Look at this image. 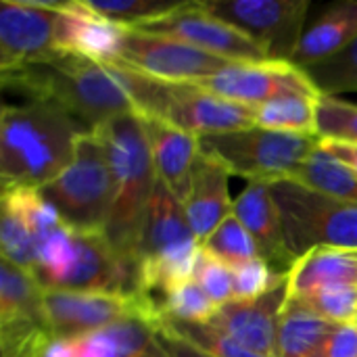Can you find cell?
<instances>
[{"label": "cell", "mask_w": 357, "mask_h": 357, "mask_svg": "<svg viewBox=\"0 0 357 357\" xmlns=\"http://www.w3.org/2000/svg\"><path fill=\"white\" fill-rule=\"evenodd\" d=\"M44 289L36 276L6 259L0 270V324L8 322H46Z\"/></svg>", "instance_id": "obj_23"}, {"label": "cell", "mask_w": 357, "mask_h": 357, "mask_svg": "<svg viewBox=\"0 0 357 357\" xmlns=\"http://www.w3.org/2000/svg\"><path fill=\"white\" fill-rule=\"evenodd\" d=\"M320 94L339 96L357 94V38L333 59L305 69Z\"/></svg>", "instance_id": "obj_30"}, {"label": "cell", "mask_w": 357, "mask_h": 357, "mask_svg": "<svg viewBox=\"0 0 357 357\" xmlns=\"http://www.w3.org/2000/svg\"><path fill=\"white\" fill-rule=\"evenodd\" d=\"M318 98L312 94H287L255 107V126L272 132L320 136Z\"/></svg>", "instance_id": "obj_25"}, {"label": "cell", "mask_w": 357, "mask_h": 357, "mask_svg": "<svg viewBox=\"0 0 357 357\" xmlns=\"http://www.w3.org/2000/svg\"><path fill=\"white\" fill-rule=\"evenodd\" d=\"M44 312L52 337L63 341L84 339L130 314H140L136 297L77 291H46Z\"/></svg>", "instance_id": "obj_13"}, {"label": "cell", "mask_w": 357, "mask_h": 357, "mask_svg": "<svg viewBox=\"0 0 357 357\" xmlns=\"http://www.w3.org/2000/svg\"><path fill=\"white\" fill-rule=\"evenodd\" d=\"M289 301V280L253 301H230L218 307L213 320L215 328L261 356L276 357V335L282 310Z\"/></svg>", "instance_id": "obj_14"}, {"label": "cell", "mask_w": 357, "mask_h": 357, "mask_svg": "<svg viewBox=\"0 0 357 357\" xmlns=\"http://www.w3.org/2000/svg\"><path fill=\"white\" fill-rule=\"evenodd\" d=\"M320 142V136L284 134L257 126L199 138L203 155L220 161L232 176L247 178L249 182L291 178Z\"/></svg>", "instance_id": "obj_6"}, {"label": "cell", "mask_w": 357, "mask_h": 357, "mask_svg": "<svg viewBox=\"0 0 357 357\" xmlns=\"http://www.w3.org/2000/svg\"><path fill=\"white\" fill-rule=\"evenodd\" d=\"M159 335L163 339V345H165L169 357H213L211 354H207V351H203V349H199V347H195V345H190V343H186V341H182L178 337H174L167 331L159 328Z\"/></svg>", "instance_id": "obj_38"}, {"label": "cell", "mask_w": 357, "mask_h": 357, "mask_svg": "<svg viewBox=\"0 0 357 357\" xmlns=\"http://www.w3.org/2000/svg\"><path fill=\"white\" fill-rule=\"evenodd\" d=\"M84 132L48 102L4 105L0 119L2 188H42L59 178L75 157Z\"/></svg>", "instance_id": "obj_2"}, {"label": "cell", "mask_w": 357, "mask_h": 357, "mask_svg": "<svg viewBox=\"0 0 357 357\" xmlns=\"http://www.w3.org/2000/svg\"><path fill=\"white\" fill-rule=\"evenodd\" d=\"M140 119L149 136L159 182L165 184L176 199L184 201L190 190L195 161L201 153L199 136L188 134L161 117L140 115Z\"/></svg>", "instance_id": "obj_17"}, {"label": "cell", "mask_w": 357, "mask_h": 357, "mask_svg": "<svg viewBox=\"0 0 357 357\" xmlns=\"http://www.w3.org/2000/svg\"><path fill=\"white\" fill-rule=\"evenodd\" d=\"M270 184L272 182H261V180L249 182L243 188V192L234 199L232 213L253 236L259 257L266 259L276 274L289 276L297 257L291 253L287 245L280 211L272 197Z\"/></svg>", "instance_id": "obj_16"}, {"label": "cell", "mask_w": 357, "mask_h": 357, "mask_svg": "<svg viewBox=\"0 0 357 357\" xmlns=\"http://www.w3.org/2000/svg\"><path fill=\"white\" fill-rule=\"evenodd\" d=\"M341 284L357 287V249H312L289 272V297L293 299H303L320 289Z\"/></svg>", "instance_id": "obj_21"}, {"label": "cell", "mask_w": 357, "mask_h": 357, "mask_svg": "<svg viewBox=\"0 0 357 357\" xmlns=\"http://www.w3.org/2000/svg\"><path fill=\"white\" fill-rule=\"evenodd\" d=\"M86 6L98 17L134 29L142 23L165 17L186 4V0H84Z\"/></svg>", "instance_id": "obj_27"}, {"label": "cell", "mask_w": 357, "mask_h": 357, "mask_svg": "<svg viewBox=\"0 0 357 357\" xmlns=\"http://www.w3.org/2000/svg\"><path fill=\"white\" fill-rule=\"evenodd\" d=\"M331 199L357 203V174L320 146L289 178Z\"/></svg>", "instance_id": "obj_24"}, {"label": "cell", "mask_w": 357, "mask_h": 357, "mask_svg": "<svg viewBox=\"0 0 357 357\" xmlns=\"http://www.w3.org/2000/svg\"><path fill=\"white\" fill-rule=\"evenodd\" d=\"M291 253L299 259L312 249H357V203L331 199L295 180L270 184Z\"/></svg>", "instance_id": "obj_5"}, {"label": "cell", "mask_w": 357, "mask_h": 357, "mask_svg": "<svg viewBox=\"0 0 357 357\" xmlns=\"http://www.w3.org/2000/svg\"><path fill=\"white\" fill-rule=\"evenodd\" d=\"M220 305H215L207 293L195 282L186 280L176 289L167 291L161 299V320L186 322V324H207L213 320Z\"/></svg>", "instance_id": "obj_29"}, {"label": "cell", "mask_w": 357, "mask_h": 357, "mask_svg": "<svg viewBox=\"0 0 357 357\" xmlns=\"http://www.w3.org/2000/svg\"><path fill=\"white\" fill-rule=\"evenodd\" d=\"M230 176L232 174L220 161L199 153L192 167L190 190L182 201L188 224L199 241L207 238L228 215H232L234 201L228 190Z\"/></svg>", "instance_id": "obj_18"}, {"label": "cell", "mask_w": 357, "mask_h": 357, "mask_svg": "<svg viewBox=\"0 0 357 357\" xmlns=\"http://www.w3.org/2000/svg\"><path fill=\"white\" fill-rule=\"evenodd\" d=\"M318 134L322 140L357 142V102L320 94L318 98Z\"/></svg>", "instance_id": "obj_32"}, {"label": "cell", "mask_w": 357, "mask_h": 357, "mask_svg": "<svg viewBox=\"0 0 357 357\" xmlns=\"http://www.w3.org/2000/svg\"><path fill=\"white\" fill-rule=\"evenodd\" d=\"M59 2L2 0L0 2V69L10 71L46 61L56 48Z\"/></svg>", "instance_id": "obj_11"}, {"label": "cell", "mask_w": 357, "mask_h": 357, "mask_svg": "<svg viewBox=\"0 0 357 357\" xmlns=\"http://www.w3.org/2000/svg\"><path fill=\"white\" fill-rule=\"evenodd\" d=\"M4 88L27 102H48L69 115L84 132H94L113 117L136 113V102L119 65L96 63L59 52L46 61L2 71Z\"/></svg>", "instance_id": "obj_1"}, {"label": "cell", "mask_w": 357, "mask_h": 357, "mask_svg": "<svg viewBox=\"0 0 357 357\" xmlns=\"http://www.w3.org/2000/svg\"><path fill=\"white\" fill-rule=\"evenodd\" d=\"M335 328L301 299L289 297L278 324L276 357H326Z\"/></svg>", "instance_id": "obj_22"}, {"label": "cell", "mask_w": 357, "mask_h": 357, "mask_svg": "<svg viewBox=\"0 0 357 357\" xmlns=\"http://www.w3.org/2000/svg\"><path fill=\"white\" fill-rule=\"evenodd\" d=\"M52 333L40 322H8L0 324L2 357H44Z\"/></svg>", "instance_id": "obj_33"}, {"label": "cell", "mask_w": 357, "mask_h": 357, "mask_svg": "<svg viewBox=\"0 0 357 357\" xmlns=\"http://www.w3.org/2000/svg\"><path fill=\"white\" fill-rule=\"evenodd\" d=\"M159 328L172 333L174 337L211 354L213 357H268L247 349L245 345H241L238 341H234L232 337H228L224 331L215 328L209 322L207 324H186V322L163 320L159 324Z\"/></svg>", "instance_id": "obj_31"}, {"label": "cell", "mask_w": 357, "mask_h": 357, "mask_svg": "<svg viewBox=\"0 0 357 357\" xmlns=\"http://www.w3.org/2000/svg\"><path fill=\"white\" fill-rule=\"evenodd\" d=\"M44 357H75V343L63 341V339H52Z\"/></svg>", "instance_id": "obj_40"}, {"label": "cell", "mask_w": 357, "mask_h": 357, "mask_svg": "<svg viewBox=\"0 0 357 357\" xmlns=\"http://www.w3.org/2000/svg\"><path fill=\"white\" fill-rule=\"evenodd\" d=\"M0 251L2 259L33 270L36 243L25 213L10 190H2V218H0Z\"/></svg>", "instance_id": "obj_26"}, {"label": "cell", "mask_w": 357, "mask_h": 357, "mask_svg": "<svg viewBox=\"0 0 357 357\" xmlns=\"http://www.w3.org/2000/svg\"><path fill=\"white\" fill-rule=\"evenodd\" d=\"M151 115L199 138L255 128V107L228 100L199 84L163 82Z\"/></svg>", "instance_id": "obj_9"}, {"label": "cell", "mask_w": 357, "mask_h": 357, "mask_svg": "<svg viewBox=\"0 0 357 357\" xmlns=\"http://www.w3.org/2000/svg\"><path fill=\"white\" fill-rule=\"evenodd\" d=\"M73 343L75 357H169L159 328L142 314H130Z\"/></svg>", "instance_id": "obj_20"}, {"label": "cell", "mask_w": 357, "mask_h": 357, "mask_svg": "<svg viewBox=\"0 0 357 357\" xmlns=\"http://www.w3.org/2000/svg\"><path fill=\"white\" fill-rule=\"evenodd\" d=\"M201 6L259 42L270 61L291 63L307 25V0H205Z\"/></svg>", "instance_id": "obj_7"}, {"label": "cell", "mask_w": 357, "mask_h": 357, "mask_svg": "<svg viewBox=\"0 0 357 357\" xmlns=\"http://www.w3.org/2000/svg\"><path fill=\"white\" fill-rule=\"evenodd\" d=\"M192 280L207 293L215 305H226L232 301V270L224 261L211 257L203 249L197 255Z\"/></svg>", "instance_id": "obj_36"}, {"label": "cell", "mask_w": 357, "mask_h": 357, "mask_svg": "<svg viewBox=\"0 0 357 357\" xmlns=\"http://www.w3.org/2000/svg\"><path fill=\"white\" fill-rule=\"evenodd\" d=\"M199 86L249 107H259L287 94L320 96L318 88L303 69L282 61L234 63L226 71L201 82Z\"/></svg>", "instance_id": "obj_12"}, {"label": "cell", "mask_w": 357, "mask_h": 357, "mask_svg": "<svg viewBox=\"0 0 357 357\" xmlns=\"http://www.w3.org/2000/svg\"><path fill=\"white\" fill-rule=\"evenodd\" d=\"M232 301H253L289 280L287 274H276L261 257L232 266Z\"/></svg>", "instance_id": "obj_34"}, {"label": "cell", "mask_w": 357, "mask_h": 357, "mask_svg": "<svg viewBox=\"0 0 357 357\" xmlns=\"http://www.w3.org/2000/svg\"><path fill=\"white\" fill-rule=\"evenodd\" d=\"M38 192L71 230L105 234L115 201V184L102 142L92 132L82 134L71 165Z\"/></svg>", "instance_id": "obj_4"}, {"label": "cell", "mask_w": 357, "mask_h": 357, "mask_svg": "<svg viewBox=\"0 0 357 357\" xmlns=\"http://www.w3.org/2000/svg\"><path fill=\"white\" fill-rule=\"evenodd\" d=\"M201 249L230 268L259 257L253 236L234 213L228 215L207 238L201 241Z\"/></svg>", "instance_id": "obj_28"}, {"label": "cell", "mask_w": 357, "mask_h": 357, "mask_svg": "<svg viewBox=\"0 0 357 357\" xmlns=\"http://www.w3.org/2000/svg\"><path fill=\"white\" fill-rule=\"evenodd\" d=\"M326 357H357V326L341 324L335 328Z\"/></svg>", "instance_id": "obj_37"}, {"label": "cell", "mask_w": 357, "mask_h": 357, "mask_svg": "<svg viewBox=\"0 0 357 357\" xmlns=\"http://www.w3.org/2000/svg\"><path fill=\"white\" fill-rule=\"evenodd\" d=\"M126 31L128 27L92 13L84 0L59 2L54 42L61 52L113 65L119 56Z\"/></svg>", "instance_id": "obj_15"}, {"label": "cell", "mask_w": 357, "mask_h": 357, "mask_svg": "<svg viewBox=\"0 0 357 357\" xmlns=\"http://www.w3.org/2000/svg\"><path fill=\"white\" fill-rule=\"evenodd\" d=\"M356 326H357V318H356Z\"/></svg>", "instance_id": "obj_41"}, {"label": "cell", "mask_w": 357, "mask_h": 357, "mask_svg": "<svg viewBox=\"0 0 357 357\" xmlns=\"http://www.w3.org/2000/svg\"><path fill=\"white\" fill-rule=\"evenodd\" d=\"M92 134L107 151L115 184V201L105 236L119 257L136 264L138 238L159 182L149 136L138 113L113 117Z\"/></svg>", "instance_id": "obj_3"}, {"label": "cell", "mask_w": 357, "mask_h": 357, "mask_svg": "<svg viewBox=\"0 0 357 357\" xmlns=\"http://www.w3.org/2000/svg\"><path fill=\"white\" fill-rule=\"evenodd\" d=\"M312 312L331 324H356L357 318V287L341 284L326 287L301 299Z\"/></svg>", "instance_id": "obj_35"}, {"label": "cell", "mask_w": 357, "mask_h": 357, "mask_svg": "<svg viewBox=\"0 0 357 357\" xmlns=\"http://www.w3.org/2000/svg\"><path fill=\"white\" fill-rule=\"evenodd\" d=\"M322 149L328 151L333 157L343 161L357 174V142H343V140H322Z\"/></svg>", "instance_id": "obj_39"}, {"label": "cell", "mask_w": 357, "mask_h": 357, "mask_svg": "<svg viewBox=\"0 0 357 357\" xmlns=\"http://www.w3.org/2000/svg\"><path fill=\"white\" fill-rule=\"evenodd\" d=\"M357 38V0L333 2L320 8L318 17L307 19L303 36L291 63L310 69L345 50Z\"/></svg>", "instance_id": "obj_19"}, {"label": "cell", "mask_w": 357, "mask_h": 357, "mask_svg": "<svg viewBox=\"0 0 357 357\" xmlns=\"http://www.w3.org/2000/svg\"><path fill=\"white\" fill-rule=\"evenodd\" d=\"M113 65L134 69L167 84H201L234 63L169 36L128 29Z\"/></svg>", "instance_id": "obj_8"}, {"label": "cell", "mask_w": 357, "mask_h": 357, "mask_svg": "<svg viewBox=\"0 0 357 357\" xmlns=\"http://www.w3.org/2000/svg\"><path fill=\"white\" fill-rule=\"evenodd\" d=\"M134 29L188 42L209 54L222 56L232 63L270 61L266 48L259 42H255L241 29L232 27L230 23L209 15L201 6V2H186L182 8L155 21L142 23Z\"/></svg>", "instance_id": "obj_10"}]
</instances>
